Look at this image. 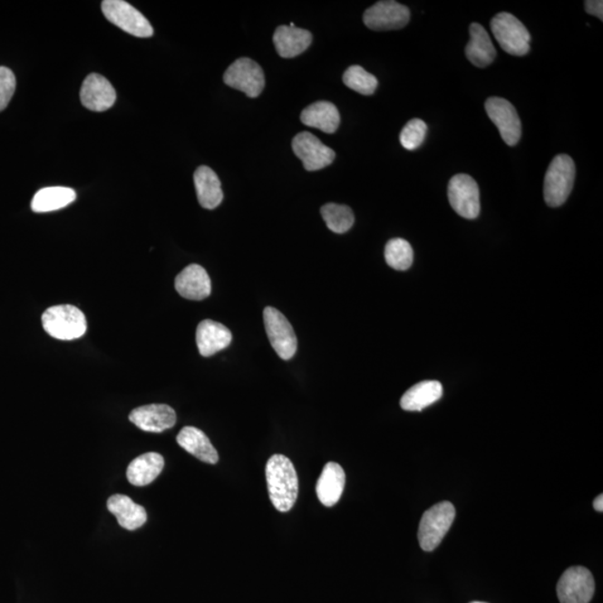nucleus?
Returning <instances> with one entry per match:
<instances>
[{
  "label": "nucleus",
  "instance_id": "1",
  "mask_svg": "<svg viewBox=\"0 0 603 603\" xmlns=\"http://www.w3.org/2000/svg\"><path fill=\"white\" fill-rule=\"evenodd\" d=\"M269 499L279 512H288L296 504L298 494V479L293 462L284 455L269 458L267 470Z\"/></svg>",
  "mask_w": 603,
  "mask_h": 603
},
{
  "label": "nucleus",
  "instance_id": "2",
  "mask_svg": "<svg viewBox=\"0 0 603 603\" xmlns=\"http://www.w3.org/2000/svg\"><path fill=\"white\" fill-rule=\"evenodd\" d=\"M47 335L57 340L80 339L88 330L83 312L73 306H56L47 308L42 316Z\"/></svg>",
  "mask_w": 603,
  "mask_h": 603
},
{
  "label": "nucleus",
  "instance_id": "3",
  "mask_svg": "<svg viewBox=\"0 0 603 603\" xmlns=\"http://www.w3.org/2000/svg\"><path fill=\"white\" fill-rule=\"evenodd\" d=\"M574 180H576V165L568 154L554 157L544 178V200L550 207H559L570 196Z\"/></svg>",
  "mask_w": 603,
  "mask_h": 603
},
{
  "label": "nucleus",
  "instance_id": "4",
  "mask_svg": "<svg viewBox=\"0 0 603 603\" xmlns=\"http://www.w3.org/2000/svg\"><path fill=\"white\" fill-rule=\"evenodd\" d=\"M455 516L456 510L451 501H442L423 513L418 530L419 544L423 551H433L442 543Z\"/></svg>",
  "mask_w": 603,
  "mask_h": 603
},
{
  "label": "nucleus",
  "instance_id": "5",
  "mask_svg": "<svg viewBox=\"0 0 603 603\" xmlns=\"http://www.w3.org/2000/svg\"><path fill=\"white\" fill-rule=\"evenodd\" d=\"M491 33L501 50L513 56H524L530 52V35L528 28L512 14L499 13L491 22Z\"/></svg>",
  "mask_w": 603,
  "mask_h": 603
},
{
  "label": "nucleus",
  "instance_id": "6",
  "mask_svg": "<svg viewBox=\"0 0 603 603\" xmlns=\"http://www.w3.org/2000/svg\"><path fill=\"white\" fill-rule=\"evenodd\" d=\"M101 7L109 22L130 35L141 38L153 35L151 24L132 5L123 0H104Z\"/></svg>",
  "mask_w": 603,
  "mask_h": 603
},
{
  "label": "nucleus",
  "instance_id": "7",
  "mask_svg": "<svg viewBox=\"0 0 603 603\" xmlns=\"http://www.w3.org/2000/svg\"><path fill=\"white\" fill-rule=\"evenodd\" d=\"M265 331L273 349L283 360L292 359L297 350V339L291 323L277 308L264 310Z\"/></svg>",
  "mask_w": 603,
  "mask_h": 603
},
{
  "label": "nucleus",
  "instance_id": "8",
  "mask_svg": "<svg viewBox=\"0 0 603 603\" xmlns=\"http://www.w3.org/2000/svg\"><path fill=\"white\" fill-rule=\"evenodd\" d=\"M448 198L452 209L466 219H476L481 212L480 188L465 173L453 176L448 185Z\"/></svg>",
  "mask_w": 603,
  "mask_h": 603
},
{
  "label": "nucleus",
  "instance_id": "9",
  "mask_svg": "<svg viewBox=\"0 0 603 603\" xmlns=\"http://www.w3.org/2000/svg\"><path fill=\"white\" fill-rule=\"evenodd\" d=\"M224 82L230 88L244 92L248 98H258L264 90L265 76L257 62L241 57L227 69Z\"/></svg>",
  "mask_w": 603,
  "mask_h": 603
},
{
  "label": "nucleus",
  "instance_id": "10",
  "mask_svg": "<svg viewBox=\"0 0 603 603\" xmlns=\"http://www.w3.org/2000/svg\"><path fill=\"white\" fill-rule=\"evenodd\" d=\"M595 588V579L587 568L572 567L559 578L557 592L559 603H590Z\"/></svg>",
  "mask_w": 603,
  "mask_h": 603
},
{
  "label": "nucleus",
  "instance_id": "11",
  "mask_svg": "<svg viewBox=\"0 0 603 603\" xmlns=\"http://www.w3.org/2000/svg\"><path fill=\"white\" fill-rule=\"evenodd\" d=\"M487 115L498 127L501 139L510 147L519 143L522 136V125L512 103L503 98H490L486 101Z\"/></svg>",
  "mask_w": 603,
  "mask_h": 603
},
{
  "label": "nucleus",
  "instance_id": "12",
  "mask_svg": "<svg viewBox=\"0 0 603 603\" xmlns=\"http://www.w3.org/2000/svg\"><path fill=\"white\" fill-rule=\"evenodd\" d=\"M409 19V8L394 0L378 2L364 14L365 25L378 32L400 30L407 25Z\"/></svg>",
  "mask_w": 603,
  "mask_h": 603
},
{
  "label": "nucleus",
  "instance_id": "13",
  "mask_svg": "<svg viewBox=\"0 0 603 603\" xmlns=\"http://www.w3.org/2000/svg\"><path fill=\"white\" fill-rule=\"evenodd\" d=\"M292 148L307 171L321 170L336 159V152L310 132L298 133L293 139Z\"/></svg>",
  "mask_w": 603,
  "mask_h": 603
},
{
  "label": "nucleus",
  "instance_id": "14",
  "mask_svg": "<svg viewBox=\"0 0 603 603\" xmlns=\"http://www.w3.org/2000/svg\"><path fill=\"white\" fill-rule=\"evenodd\" d=\"M80 98L86 109L104 112L114 105L117 92L104 76L90 74L82 84Z\"/></svg>",
  "mask_w": 603,
  "mask_h": 603
},
{
  "label": "nucleus",
  "instance_id": "15",
  "mask_svg": "<svg viewBox=\"0 0 603 603\" xmlns=\"http://www.w3.org/2000/svg\"><path fill=\"white\" fill-rule=\"evenodd\" d=\"M130 422L143 432L162 433L175 426L177 414L168 404H148L133 410Z\"/></svg>",
  "mask_w": 603,
  "mask_h": 603
},
{
  "label": "nucleus",
  "instance_id": "16",
  "mask_svg": "<svg viewBox=\"0 0 603 603\" xmlns=\"http://www.w3.org/2000/svg\"><path fill=\"white\" fill-rule=\"evenodd\" d=\"M175 287L187 300L202 301L210 296V277L200 265L191 264L178 274Z\"/></svg>",
  "mask_w": 603,
  "mask_h": 603
},
{
  "label": "nucleus",
  "instance_id": "17",
  "mask_svg": "<svg viewBox=\"0 0 603 603\" xmlns=\"http://www.w3.org/2000/svg\"><path fill=\"white\" fill-rule=\"evenodd\" d=\"M233 335L221 323L205 320L199 323L196 332L198 350L202 356H211L226 349L231 344Z\"/></svg>",
  "mask_w": 603,
  "mask_h": 603
},
{
  "label": "nucleus",
  "instance_id": "18",
  "mask_svg": "<svg viewBox=\"0 0 603 603\" xmlns=\"http://www.w3.org/2000/svg\"><path fill=\"white\" fill-rule=\"evenodd\" d=\"M273 42L279 56L293 59L310 47L312 34L296 26H279L274 33Z\"/></svg>",
  "mask_w": 603,
  "mask_h": 603
},
{
  "label": "nucleus",
  "instance_id": "19",
  "mask_svg": "<svg viewBox=\"0 0 603 603\" xmlns=\"http://www.w3.org/2000/svg\"><path fill=\"white\" fill-rule=\"evenodd\" d=\"M345 486V472L336 462H327L323 468L316 484V495L326 508H332L340 501Z\"/></svg>",
  "mask_w": 603,
  "mask_h": 603
},
{
  "label": "nucleus",
  "instance_id": "20",
  "mask_svg": "<svg viewBox=\"0 0 603 603\" xmlns=\"http://www.w3.org/2000/svg\"><path fill=\"white\" fill-rule=\"evenodd\" d=\"M471 40L465 48V54L472 65L484 69L494 62L496 50L489 33L479 23L470 27Z\"/></svg>",
  "mask_w": 603,
  "mask_h": 603
},
{
  "label": "nucleus",
  "instance_id": "21",
  "mask_svg": "<svg viewBox=\"0 0 603 603\" xmlns=\"http://www.w3.org/2000/svg\"><path fill=\"white\" fill-rule=\"evenodd\" d=\"M198 201L202 209H215L224 199L219 176L209 167L201 166L194 175Z\"/></svg>",
  "mask_w": 603,
  "mask_h": 603
},
{
  "label": "nucleus",
  "instance_id": "22",
  "mask_svg": "<svg viewBox=\"0 0 603 603\" xmlns=\"http://www.w3.org/2000/svg\"><path fill=\"white\" fill-rule=\"evenodd\" d=\"M177 443L186 452L207 464H216L219 460V452L212 446L204 432L196 427H185L178 433Z\"/></svg>",
  "mask_w": 603,
  "mask_h": 603
},
{
  "label": "nucleus",
  "instance_id": "23",
  "mask_svg": "<svg viewBox=\"0 0 603 603\" xmlns=\"http://www.w3.org/2000/svg\"><path fill=\"white\" fill-rule=\"evenodd\" d=\"M303 124L321 130L326 133H335L340 125V113L336 106L327 101L308 105L301 113Z\"/></svg>",
  "mask_w": 603,
  "mask_h": 603
},
{
  "label": "nucleus",
  "instance_id": "24",
  "mask_svg": "<svg viewBox=\"0 0 603 603\" xmlns=\"http://www.w3.org/2000/svg\"><path fill=\"white\" fill-rule=\"evenodd\" d=\"M108 509L123 529L130 530L141 528L148 515L143 506L134 503L128 496L115 494L108 500Z\"/></svg>",
  "mask_w": 603,
  "mask_h": 603
},
{
  "label": "nucleus",
  "instance_id": "25",
  "mask_svg": "<svg viewBox=\"0 0 603 603\" xmlns=\"http://www.w3.org/2000/svg\"><path fill=\"white\" fill-rule=\"evenodd\" d=\"M165 466V460L157 452H147L130 462L128 481L134 486H146L157 479Z\"/></svg>",
  "mask_w": 603,
  "mask_h": 603
},
{
  "label": "nucleus",
  "instance_id": "26",
  "mask_svg": "<svg viewBox=\"0 0 603 603\" xmlns=\"http://www.w3.org/2000/svg\"><path fill=\"white\" fill-rule=\"evenodd\" d=\"M443 395V385L438 381H422L410 388L400 400V406L406 412H422L438 402Z\"/></svg>",
  "mask_w": 603,
  "mask_h": 603
},
{
  "label": "nucleus",
  "instance_id": "27",
  "mask_svg": "<svg viewBox=\"0 0 603 603\" xmlns=\"http://www.w3.org/2000/svg\"><path fill=\"white\" fill-rule=\"evenodd\" d=\"M76 199V192L67 187H47L38 190L32 200L35 212H50L65 209Z\"/></svg>",
  "mask_w": 603,
  "mask_h": 603
},
{
  "label": "nucleus",
  "instance_id": "28",
  "mask_svg": "<svg viewBox=\"0 0 603 603\" xmlns=\"http://www.w3.org/2000/svg\"><path fill=\"white\" fill-rule=\"evenodd\" d=\"M321 215L327 229L336 234H345L355 224L354 211L350 207L337 204H327L322 207Z\"/></svg>",
  "mask_w": 603,
  "mask_h": 603
},
{
  "label": "nucleus",
  "instance_id": "29",
  "mask_svg": "<svg viewBox=\"0 0 603 603\" xmlns=\"http://www.w3.org/2000/svg\"><path fill=\"white\" fill-rule=\"evenodd\" d=\"M384 258L390 267L397 271H407L413 262L412 245L403 238L389 240L385 246Z\"/></svg>",
  "mask_w": 603,
  "mask_h": 603
},
{
  "label": "nucleus",
  "instance_id": "30",
  "mask_svg": "<svg viewBox=\"0 0 603 603\" xmlns=\"http://www.w3.org/2000/svg\"><path fill=\"white\" fill-rule=\"evenodd\" d=\"M344 83L362 95H373L378 88L377 77L359 65H352L345 72Z\"/></svg>",
  "mask_w": 603,
  "mask_h": 603
},
{
  "label": "nucleus",
  "instance_id": "31",
  "mask_svg": "<svg viewBox=\"0 0 603 603\" xmlns=\"http://www.w3.org/2000/svg\"><path fill=\"white\" fill-rule=\"evenodd\" d=\"M427 130V124L423 120H410L400 133V143L407 151H416L426 139Z\"/></svg>",
  "mask_w": 603,
  "mask_h": 603
},
{
  "label": "nucleus",
  "instance_id": "32",
  "mask_svg": "<svg viewBox=\"0 0 603 603\" xmlns=\"http://www.w3.org/2000/svg\"><path fill=\"white\" fill-rule=\"evenodd\" d=\"M16 90V77L8 67L0 66V112L7 108Z\"/></svg>",
  "mask_w": 603,
  "mask_h": 603
},
{
  "label": "nucleus",
  "instance_id": "33",
  "mask_svg": "<svg viewBox=\"0 0 603 603\" xmlns=\"http://www.w3.org/2000/svg\"><path fill=\"white\" fill-rule=\"evenodd\" d=\"M586 11L592 16H596L602 21L603 19V2L602 0H587L585 3Z\"/></svg>",
  "mask_w": 603,
  "mask_h": 603
},
{
  "label": "nucleus",
  "instance_id": "34",
  "mask_svg": "<svg viewBox=\"0 0 603 603\" xmlns=\"http://www.w3.org/2000/svg\"><path fill=\"white\" fill-rule=\"evenodd\" d=\"M593 508L597 511V512H603V496L600 494L598 496V498L593 501Z\"/></svg>",
  "mask_w": 603,
  "mask_h": 603
},
{
  "label": "nucleus",
  "instance_id": "35",
  "mask_svg": "<svg viewBox=\"0 0 603 603\" xmlns=\"http://www.w3.org/2000/svg\"><path fill=\"white\" fill-rule=\"evenodd\" d=\"M471 603H486V602L474 601V602H471Z\"/></svg>",
  "mask_w": 603,
  "mask_h": 603
}]
</instances>
